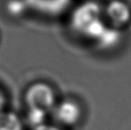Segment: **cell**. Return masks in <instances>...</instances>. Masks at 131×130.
Masks as SVG:
<instances>
[{
    "label": "cell",
    "mask_w": 131,
    "mask_h": 130,
    "mask_svg": "<svg viewBox=\"0 0 131 130\" xmlns=\"http://www.w3.org/2000/svg\"><path fill=\"white\" fill-rule=\"evenodd\" d=\"M6 10L11 16L20 17L25 15L29 9L25 0H9L6 5Z\"/></svg>",
    "instance_id": "9"
},
{
    "label": "cell",
    "mask_w": 131,
    "mask_h": 130,
    "mask_svg": "<svg viewBox=\"0 0 131 130\" xmlns=\"http://www.w3.org/2000/svg\"><path fill=\"white\" fill-rule=\"evenodd\" d=\"M107 18L115 26H124L131 19V9L123 0H111L104 10Z\"/></svg>",
    "instance_id": "5"
},
{
    "label": "cell",
    "mask_w": 131,
    "mask_h": 130,
    "mask_svg": "<svg viewBox=\"0 0 131 130\" xmlns=\"http://www.w3.org/2000/svg\"><path fill=\"white\" fill-rule=\"evenodd\" d=\"M25 102L28 108L39 109L49 113L56 106L55 92L47 83L35 82L26 90Z\"/></svg>",
    "instance_id": "2"
},
{
    "label": "cell",
    "mask_w": 131,
    "mask_h": 130,
    "mask_svg": "<svg viewBox=\"0 0 131 130\" xmlns=\"http://www.w3.org/2000/svg\"><path fill=\"white\" fill-rule=\"evenodd\" d=\"M4 105H5V98L0 92V115L4 112Z\"/></svg>",
    "instance_id": "11"
},
{
    "label": "cell",
    "mask_w": 131,
    "mask_h": 130,
    "mask_svg": "<svg viewBox=\"0 0 131 130\" xmlns=\"http://www.w3.org/2000/svg\"><path fill=\"white\" fill-rule=\"evenodd\" d=\"M56 121L62 125L72 126L79 123L81 118L82 111L80 105L74 100H63L56 104L53 109Z\"/></svg>",
    "instance_id": "3"
},
{
    "label": "cell",
    "mask_w": 131,
    "mask_h": 130,
    "mask_svg": "<svg viewBox=\"0 0 131 130\" xmlns=\"http://www.w3.org/2000/svg\"><path fill=\"white\" fill-rule=\"evenodd\" d=\"M102 15L103 10L98 2L85 1L74 9L70 23L75 32L96 41L107 27Z\"/></svg>",
    "instance_id": "1"
},
{
    "label": "cell",
    "mask_w": 131,
    "mask_h": 130,
    "mask_svg": "<svg viewBox=\"0 0 131 130\" xmlns=\"http://www.w3.org/2000/svg\"><path fill=\"white\" fill-rule=\"evenodd\" d=\"M33 130H61L58 128V126L52 125V124H48V123H44L40 126H37L36 128H33Z\"/></svg>",
    "instance_id": "10"
},
{
    "label": "cell",
    "mask_w": 131,
    "mask_h": 130,
    "mask_svg": "<svg viewBox=\"0 0 131 130\" xmlns=\"http://www.w3.org/2000/svg\"><path fill=\"white\" fill-rule=\"evenodd\" d=\"M47 112L35 108H28L27 112V123H29L33 128L40 126L44 123H46V118H47Z\"/></svg>",
    "instance_id": "8"
},
{
    "label": "cell",
    "mask_w": 131,
    "mask_h": 130,
    "mask_svg": "<svg viewBox=\"0 0 131 130\" xmlns=\"http://www.w3.org/2000/svg\"><path fill=\"white\" fill-rule=\"evenodd\" d=\"M0 130H23V122L16 113L3 112L0 115Z\"/></svg>",
    "instance_id": "7"
},
{
    "label": "cell",
    "mask_w": 131,
    "mask_h": 130,
    "mask_svg": "<svg viewBox=\"0 0 131 130\" xmlns=\"http://www.w3.org/2000/svg\"><path fill=\"white\" fill-rule=\"evenodd\" d=\"M29 10L48 16H57L68 9L71 0H25Z\"/></svg>",
    "instance_id": "4"
},
{
    "label": "cell",
    "mask_w": 131,
    "mask_h": 130,
    "mask_svg": "<svg viewBox=\"0 0 131 130\" xmlns=\"http://www.w3.org/2000/svg\"><path fill=\"white\" fill-rule=\"evenodd\" d=\"M122 40V32L116 27L107 26L95 42L102 50H110L117 47Z\"/></svg>",
    "instance_id": "6"
}]
</instances>
